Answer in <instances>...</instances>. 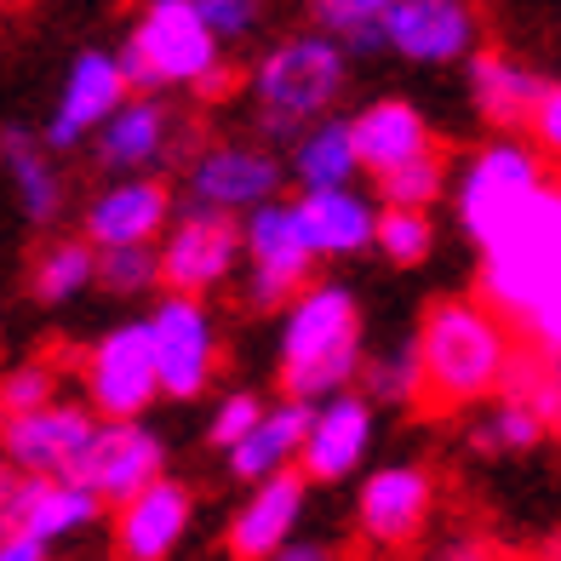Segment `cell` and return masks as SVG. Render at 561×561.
Listing matches in <instances>:
<instances>
[{
    "mask_svg": "<svg viewBox=\"0 0 561 561\" xmlns=\"http://www.w3.org/2000/svg\"><path fill=\"white\" fill-rule=\"evenodd\" d=\"M516 327L481 298H436L419 321L424 355V407H476L499 396L510 362H516Z\"/></svg>",
    "mask_w": 561,
    "mask_h": 561,
    "instance_id": "6da1fadb",
    "label": "cell"
},
{
    "mask_svg": "<svg viewBox=\"0 0 561 561\" xmlns=\"http://www.w3.org/2000/svg\"><path fill=\"white\" fill-rule=\"evenodd\" d=\"M362 310L333 280H310L287 310H280V390L293 401L344 396L362 378Z\"/></svg>",
    "mask_w": 561,
    "mask_h": 561,
    "instance_id": "7a4b0ae2",
    "label": "cell"
},
{
    "mask_svg": "<svg viewBox=\"0 0 561 561\" xmlns=\"http://www.w3.org/2000/svg\"><path fill=\"white\" fill-rule=\"evenodd\" d=\"M350 87V53L327 30H304L275 41L252 69V110H259L264 138L298 144L310 126L339 110Z\"/></svg>",
    "mask_w": 561,
    "mask_h": 561,
    "instance_id": "3957f363",
    "label": "cell"
},
{
    "mask_svg": "<svg viewBox=\"0 0 561 561\" xmlns=\"http://www.w3.org/2000/svg\"><path fill=\"white\" fill-rule=\"evenodd\" d=\"M115 58L133 92H218L229 81L224 41L207 30L195 0H144Z\"/></svg>",
    "mask_w": 561,
    "mask_h": 561,
    "instance_id": "277c9868",
    "label": "cell"
},
{
    "mask_svg": "<svg viewBox=\"0 0 561 561\" xmlns=\"http://www.w3.org/2000/svg\"><path fill=\"white\" fill-rule=\"evenodd\" d=\"M561 287V190L550 184L533 207L481 252L476 298L516 327L533 304Z\"/></svg>",
    "mask_w": 561,
    "mask_h": 561,
    "instance_id": "5b68a950",
    "label": "cell"
},
{
    "mask_svg": "<svg viewBox=\"0 0 561 561\" xmlns=\"http://www.w3.org/2000/svg\"><path fill=\"white\" fill-rule=\"evenodd\" d=\"M545 190H550V172H545L539 149L499 138V144H488V149H476L470 167H465V178H458V190H453L458 229H465V236L488 252Z\"/></svg>",
    "mask_w": 561,
    "mask_h": 561,
    "instance_id": "8992f818",
    "label": "cell"
},
{
    "mask_svg": "<svg viewBox=\"0 0 561 561\" xmlns=\"http://www.w3.org/2000/svg\"><path fill=\"white\" fill-rule=\"evenodd\" d=\"M241 252H247V304L252 310H287L310 287L316 247L298 224V201H270L241 224Z\"/></svg>",
    "mask_w": 561,
    "mask_h": 561,
    "instance_id": "52a82bcc",
    "label": "cell"
},
{
    "mask_svg": "<svg viewBox=\"0 0 561 561\" xmlns=\"http://www.w3.org/2000/svg\"><path fill=\"white\" fill-rule=\"evenodd\" d=\"M81 390L98 419H144L161 396V373H156V350H149V327L144 321H121L81 355Z\"/></svg>",
    "mask_w": 561,
    "mask_h": 561,
    "instance_id": "ba28073f",
    "label": "cell"
},
{
    "mask_svg": "<svg viewBox=\"0 0 561 561\" xmlns=\"http://www.w3.org/2000/svg\"><path fill=\"white\" fill-rule=\"evenodd\" d=\"M144 327H149V350H156L161 396H172V401L207 396L213 373H218V321L207 310V298L167 293L144 316Z\"/></svg>",
    "mask_w": 561,
    "mask_h": 561,
    "instance_id": "9c48e42d",
    "label": "cell"
},
{
    "mask_svg": "<svg viewBox=\"0 0 561 561\" xmlns=\"http://www.w3.org/2000/svg\"><path fill=\"white\" fill-rule=\"evenodd\" d=\"M184 190L195 213H224V218H252L270 207L280 190V161L259 144H207L184 167Z\"/></svg>",
    "mask_w": 561,
    "mask_h": 561,
    "instance_id": "30bf717a",
    "label": "cell"
},
{
    "mask_svg": "<svg viewBox=\"0 0 561 561\" xmlns=\"http://www.w3.org/2000/svg\"><path fill=\"white\" fill-rule=\"evenodd\" d=\"M167 476V447L149 424L138 419H121V424H98L92 447L81 453V465L69 470V481H81L87 493H98V504L104 510H121L133 504L144 488H156V481Z\"/></svg>",
    "mask_w": 561,
    "mask_h": 561,
    "instance_id": "8fae6325",
    "label": "cell"
},
{
    "mask_svg": "<svg viewBox=\"0 0 561 561\" xmlns=\"http://www.w3.org/2000/svg\"><path fill=\"white\" fill-rule=\"evenodd\" d=\"M385 46L424 69L470 64L481 53V23L470 0H396L385 18Z\"/></svg>",
    "mask_w": 561,
    "mask_h": 561,
    "instance_id": "7c38bea8",
    "label": "cell"
},
{
    "mask_svg": "<svg viewBox=\"0 0 561 561\" xmlns=\"http://www.w3.org/2000/svg\"><path fill=\"white\" fill-rule=\"evenodd\" d=\"M161 287L167 293H190V298H207L218 293L229 270H236V252H241V224L224 218V213H184L167 236H161Z\"/></svg>",
    "mask_w": 561,
    "mask_h": 561,
    "instance_id": "4fadbf2b",
    "label": "cell"
},
{
    "mask_svg": "<svg viewBox=\"0 0 561 561\" xmlns=\"http://www.w3.org/2000/svg\"><path fill=\"white\" fill-rule=\"evenodd\" d=\"M436 510V476L424 465H385L355 493V527L373 550H407L430 527Z\"/></svg>",
    "mask_w": 561,
    "mask_h": 561,
    "instance_id": "5bb4252c",
    "label": "cell"
},
{
    "mask_svg": "<svg viewBox=\"0 0 561 561\" xmlns=\"http://www.w3.org/2000/svg\"><path fill=\"white\" fill-rule=\"evenodd\" d=\"M98 436V413L87 401H53L41 413L0 424V453L23 476H69Z\"/></svg>",
    "mask_w": 561,
    "mask_h": 561,
    "instance_id": "9a60e30c",
    "label": "cell"
},
{
    "mask_svg": "<svg viewBox=\"0 0 561 561\" xmlns=\"http://www.w3.org/2000/svg\"><path fill=\"white\" fill-rule=\"evenodd\" d=\"M126 98H133V81H126L121 58L115 53H81L69 64L58 104H53V115H46V126H41L46 149H58V156H64V149L98 138V126H104Z\"/></svg>",
    "mask_w": 561,
    "mask_h": 561,
    "instance_id": "2e32d148",
    "label": "cell"
},
{
    "mask_svg": "<svg viewBox=\"0 0 561 561\" xmlns=\"http://www.w3.org/2000/svg\"><path fill=\"white\" fill-rule=\"evenodd\" d=\"M172 190L161 178H115L110 190H98L87 201V218H81V236L110 252V247H156L167 229H172Z\"/></svg>",
    "mask_w": 561,
    "mask_h": 561,
    "instance_id": "e0dca14e",
    "label": "cell"
},
{
    "mask_svg": "<svg viewBox=\"0 0 561 561\" xmlns=\"http://www.w3.org/2000/svg\"><path fill=\"white\" fill-rule=\"evenodd\" d=\"M98 167L115 178H156L178 156V121L156 92H138L98 126Z\"/></svg>",
    "mask_w": 561,
    "mask_h": 561,
    "instance_id": "ac0fdd59",
    "label": "cell"
},
{
    "mask_svg": "<svg viewBox=\"0 0 561 561\" xmlns=\"http://www.w3.org/2000/svg\"><path fill=\"white\" fill-rule=\"evenodd\" d=\"M304 488H310V481H304L298 470H280V476L259 481L224 527L229 561H275L280 550H287L298 522H304Z\"/></svg>",
    "mask_w": 561,
    "mask_h": 561,
    "instance_id": "d6986e66",
    "label": "cell"
},
{
    "mask_svg": "<svg viewBox=\"0 0 561 561\" xmlns=\"http://www.w3.org/2000/svg\"><path fill=\"white\" fill-rule=\"evenodd\" d=\"M373 447V401L367 396H327L310 407V436L298 453V476L304 481H344L362 470V458Z\"/></svg>",
    "mask_w": 561,
    "mask_h": 561,
    "instance_id": "ffe728a7",
    "label": "cell"
},
{
    "mask_svg": "<svg viewBox=\"0 0 561 561\" xmlns=\"http://www.w3.org/2000/svg\"><path fill=\"white\" fill-rule=\"evenodd\" d=\"M195 522V499L184 481L161 476L156 488H144L133 504L115 510V556L121 561H167Z\"/></svg>",
    "mask_w": 561,
    "mask_h": 561,
    "instance_id": "44dd1931",
    "label": "cell"
},
{
    "mask_svg": "<svg viewBox=\"0 0 561 561\" xmlns=\"http://www.w3.org/2000/svg\"><path fill=\"white\" fill-rule=\"evenodd\" d=\"M304 436H310V401L280 396V401L264 407V419L252 424V436L224 453V470L236 481H247V488H259V481H270L280 470H298Z\"/></svg>",
    "mask_w": 561,
    "mask_h": 561,
    "instance_id": "7402d4cb",
    "label": "cell"
},
{
    "mask_svg": "<svg viewBox=\"0 0 561 561\" xmlns=\"http://www.w3.org/2000/svg\"><path fill=\"white\" fill-rule=\"evenodd\" d=\"M355 133V156H362V172L385 178L407 161L430 156V149H442L436 133H430V121L407 104V98H378V104H367L362 115L350 121Z\"/></svg>",
    "mask_w": 561,
    "mask_h": 561,
    "instance_id": "603a6c76",
    "label": "cell"
},
{
    "mask_svg": "<svg viewBox=\"0 0 561 561\" xmlns=\"http://www.w3.org/2000/svg\"><path fill=\"white\" fill-rule=\"evenodd\" d=\"M98 493H87L81 481L69 476H23V493L12 510V533H30L35 545H64L75 533H87L98 522Z\"/></svg>",
    "mask_w": 561,
    "mask_h": 561,
    "instance_id": "cb8c5ba5",
    "label": "cell"
},
{
    "mask_svg": "<svg viewBox=\"0 0 561 561\" xmlns=\"http://www.w3.org/2000/svg\"><path fill=\"white\" fill-rule=\"evenodd\" d=\"M550 81H539L527 64H516L510 53H476L470 58V98H476V115L499 126V133H522L533 126V110H539Z\"/></svg>",
    "mask_w": 561,
    "mask_h": 561,
    "instance_id": "d4e9b609",
    "label": "cell"
},
{
    "mask_svg": "<svg viewBox=\"0 0 561 561\" xmlns=\"http://www.w3.org/2000/svg\"><path fill=\"white\" fill-rule=\"evenodd\" d=\"M298 224L310 236L316 259H355L378 241V207L355 190H321L298 195Z\"/></svg>",
    "mask_w": 561,
    "mask_h": 561,
    "instance_id": "484cf974",
    "label": "cell"
},
{
    "mask_svg": "<svg viewBox=\"0 0 561 561\" xmlns=\"http://www.w3.org/2000/svg\"><path fill=\"white\" fill-rule=\"evenodd\" d=\"M0 167H7L18 207L30 224H53L64 213V172H58V149H46V138L23 133V126H7L0 133Z\"/></svg>",
    "mask_w": 561,
    "mask_h": 561,
    "instance_id": "4316f807",
    "label": "cell"
},
{
    "mask_svg": "<svg viewBox=\"0 0 561 561\" xmlns=\"http://www.w3.org/2000/svg\"><path fill=\"white\" fill-rule=\"evenodd\" d=\"M293 178L304 184V195H321V190H350L362 178V156H355V133L350 121L327 115L321 126H310L298 144H293Z\"/></svg>",
    "mask_w": 561,
    "mask_h": 561,
    "instance_id": "83f0119b",
    "label": "cell"
},
{
    "mask_svg": "<svg viewBox=\"0 0 561 561\" xmlns=\"http://www.w3.org/2000/svg\"><path fill=\"white\" fill-rule=\"evenodd\" d=\"M87 287H98V247L92 241H53L35 259L30 293L41 304H69V298H81Z\"/></svg>",
    "mask_w": 561,
    "mask_h": 561,
    "instance_id": "f1b7e54d",
    "label": "cell"
},
{
    "mask_svg": "<svg viewBox=\"0 0 561 561\" xmlns=\"http://www.w3.org/2000/svg\"><path fill=\"white\" fill-rule=\"evenodd\" d=\"M321 30L333 35L344 53H378L385 46V18L396 0H310Z\"/></svg>",
    "mask_w": 561,
    "mask_h": 561,
    "instance_id": "f546056e",
    "label": "cell"
},
{
    "mask_svg": "<svg viewBox=\"0 0 561 561\" xmlns=\"http://www.w3.org/2000/svg\"><path fill=\"white\" fill-rule=\"evenodd\" d=\"M367 378V401H385V407H419L424 401V355L419 339L413 344H396L385 355H373L362 367Z\"/></svg>",
    "mask_w": 561,
    "mask_h": 561,
    "instance_id": "4dcf8cb0",
    "label": "cell"
},
{
    "mask_svg": "<svg viewBox=\"0 0 561 561\" xmlns=\"http://www.w3.org/2000/svg\"><path fill=\"white\" fill-rule=\"evenodd\" d=\"M545 436H550L545 419L533 413V407L510 401V396H499V401H493V413L470 430V442H476L481 453H533Z\"/></svg>",
    "mask_w": 561,
    "mask_h": 561,
    "instance_id": "1f68e13d",
    "label": "cell"
},
{
    "mask_svg": "<svg viewBox=\"0 0 561 561\" xmlns=\"http://www.w3.org/2000/svg\"><path fill=\"white\" fill-rule=\"evenodd\" d=\"M378 195H385V207H413V213H430L436 201L447 195V156L442 149H430V156L407 161L396 172L378 178Z\"/></svg>",
    "mask_w": 561,
    "mask_h": 561,
    "instance_id": "d6a6232c",
    "label": "cell"
},
{
    "mask_svg": "<svg viewBox=\"0 0 561 561\" xmlns=\"http://www.w3.org/2000/svg\"><path fill=\"white\" fill-rule=\"evenodd\" d=\"M378 252L401 270H419L430 252H436V218L430 213H413V207H385L378 213Z\"/></svg>",
    "mask_w": 561,
    "mask_h": 561,
    "instance_id": "836d02e7",
    "label": "cell"
},
{
    "mask_svg": "<svg viewBox=\"0 0 561 561\" xmlns=\"http://www.w3.org/2000/svg\"><path fill=\"white\" fill-rule=\"evenodd\" d=\"M58 401V367L53 362H18L12 373H0V424L41 413Z\"/></svg>",
    "mask_w": 561,
    "mask_h": 561,
    "instance_id": "e575fe53",
    "label": "cell"
},
{
    "mask_svg": "<svg viewBox=\"0 0 561 561\" xmlns=\"http://www.w3.org/2000/svg\"><path fill=\"white\" fill-rule=\"evenodd\" d=\"M156 280H161V252L156 247H110V252H98V287L133 298V293H149Z\"/></svg>",
    "mask_w": 561,
    "mask_h": 561,
    "instance_id": "d590c367",
    "label": "cell"
},
{
    "mask_svg": "<svg viewBox=\"0 0 561 561\" xmlns=\"http://www.w3.org/2000/svg\"><path fill=\"white\" fill-rule=\"evenodd\" d=\"M195 12L224 46H241L264 30V0H195Z\"/></svg>",
    "mask_w": 561,
    "mask_h": 561,
    "instance_id": "8d00e7d4",
    "label": "cell"
},
{
    "mask_svg": "<svg viewBox=\"0 0 561 561\" xmlns=\"http://www.w3.org/2000/svg\"><path fill=\"white\" fill-rule=\"evenodd\" d=\"M264 407H270V401H259L252 390L224 396V401H218V413L207 419V442H213L218 453H229L236 442H247V436H252V424L264 419Z\"/></svg>",
    "mask_w": 561,
    "mask_h": 561,
    "instance_id": "74e56055",
    "label": "cell"
},
{
    "mask_svg": "<svg viewBox=\"0 0 561 561\" xmlns=\"http://www.w3.org/2000/svg\"><path fill=\"white\" fill-rule=\"evenodd\" d=\"M516 339H522V350L545 355V362H561V287H556L550 298H539V304H533V310L516 321Z\"/></svg>",
    "mask_w": 561,
    "mask_h": 561,
    "instance_id": "f35d334b",
    "label": "cell"
},
{
    "mask_svg": "<svg viewBox=\"0 0 561 561\" xmlns=\"http://www.w3.org/2000/svg\"><path fill=\"white\" fill-rule=\"evenodd\" d=\"M527 133H533V149H539V156L561 161V81L545 87V98H539V110H533Z\"/></svg>",
    "mask_w": 561,
    "mask_h": 561,
    "instance_id": "ab89813d",
    "label": "cell"
},
{
    "mask_svg": "<svg viewBox=\"0 0 561 561\" xmlns=\"http://www.w3.org/2000/svg\"><path fill=\"white\" fill-rule=\"evenodd\" d=\"M18 493H23V470H12L0 458V527H12V510H18Z\"/></svg>",
    "mask_w": 561,
    "mask_h": 561,
    "instance_id": "60d3db41",
    "label": "cell"
},
{
    "mask_svg": "<svg viewBox=\"0 0 561 561\" xmlns=\"http://www.w3.org/2000/svg\"><path fill=\"white\" fill-rule=\"evenodd\" d=\"M0 561H46V545H35L30 533H7L0 539Z\"/></svg>",
    "mask_w": 561,
    "mask_h": 561,
    "instance_id": "b9f144b4",
    "label": "cell"
},
{
    "mask_svg": "<svg viewBox=\"0 0 561 561\" xmlns=\"http://www.w3.org/2000/svg\"><path fill=\"white\" fill-rule=\"evenodd\" d=\"M275 561H339V550H327V545H298V539H293Z\"/></svg>",
    "mask_w": 561,
    "mask_h": 561,
    "instance_id": "7bdbcfd3",
    "label": "cell"
},
{
    "mask_svg": "<svg viewBox=\"0 0 561 561\" xmlns=\"http://www.w3.org/2000/svg\"><path fill=\"white\" fill-rule=\"evenodd\" d=\"M442 561H499V550H488V545H458V550H447Z\"/></svg>",
    "mask_w": 561,
    "mask_h": 561,
    "instance_id": "ee69618b",
    "label": "cell"
},
{
    "mask_svg": "<svg viewBox=\"0 0 561 561\" xmlns=\"http://www.w3.org/2000/svg\"><path fill=\"white\" fill-rule=\"evenodd\" d=\"M550 367H556V390H561V362H550Z\"/></svg>",
    "mask_w": 561,
    "mask_h": 561,
    "instance_id": "f6af8a7d",
    "label": "cell"
},
{
    "mask_svg": "<svg viewBox=\"0 0 561 561\" xmlns=\"http://www.w3.org/2000/svg\"><path fill=\"white\" fill-rule=\"evenodd\" d=\"M0 7H7V0H0Z\"/></svg>",
    "mask_w": 561,
    "mask_h": 561,
    "instance_id": "bcb514c9",
    "label": "cell"
}]
</instances>
